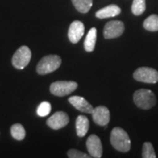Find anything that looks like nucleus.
Returning <instances> with one entry per match:
<instances>
[{"label": "nucleus", "instance_id": "39448f33", "mask_svg": "<svg viewBox=\"0 0 158 158\" xmlns=\"http://www.w3.org/2000/svg\"><path fill=\"white\" fill-rule=\"evenodd\" d=\"M78 87L77 83L74 81H56L50 85V92L57 97L69 95Z\"/></svg>", "mask_w": 158, "mask_h": 158}, {"label": "nucleus", "instance_id": "dca6fc26", "mask_svg": "<svg viewBox=\"0 0 158 158\" xmlns=\"http://www.w3.org/2000/svg\"><path fill=\"white\" fill-rule=\"evenodd\" d=\"M74 7L81 13H87L92 7V0H71Z\"/></svg>", "mask_w": 158, "mask_h": 158}, {"label": "nucleus", "instance_id": "f257e3e1", "mask_svg": "<svg viewBox=\"0 0 158 158\" xmlns=\"http://www.w3.org/2000/svg\"><path fill=\"white\" fill-rule=\"evenodd\" d=\"M111 144L119 152H128L131 148V140L127 133L120 127H114L111 132Z\"/></svg>", "mask_w": 158, "mask_h": 158}, {"label": "nucleus", "instance_id": "1a4fd4ad", "mask_svg": "<svg viewBox=\"0 0 158 158\" xmlns=\"http://www.w3.org/2000/svg\"><path fill=\"white\" fill-rule=\"evenodd\" d=\"M69 122L68 114L64 112H56L47 120V125L52 129L58 130L66 127Z\"/></svg>", "mask_w": 158, "mask_h": 158}, {"label": "nucleus", "instance_id": "7ed1b4c3", "mask_svg": "<svg viewBox=\"0 0 158 158\" xmlns=\"http://www.w3.org/2000/svg\"><path fill=\"white\" fill-rule=\"evenodd\" d=\"M134 102L137 107L148 110L156 106V98L154 92L150 90L141 89L134 93Z\"/></svg>", "mask_w": 158, "mask_h": 158}, {"label": "nucleus", "instance_id": "ddd939ff", "mask_svg": "<svg viewBox=\"0 0 158 158\" xmlns=\"http://www.w3.org/2000/svg\"><path fill=\"white\" fill-rule=\"evenodd\" d=\"M121 9L116 5H110L102 8L96 12V17L98 19H107V18L115 17L120 14Z\"/></svg>", "mask_w": 158, "mask_h": 158}, {"label": "nucleus", "instance_id": "6e6552de", "mask_svg": "<svg viewBox=\"0 0 158 158\" xmlns=\"http://www.w3.org/2000/svg\"><path fill=\"white\" fill-rule=\"evenodd\" d=\"M86 147L88 152L91 157L100 158L103 154V146H102L100 138L96 135H91L88 137L86 141Z\"/></svg>", "mask_w": 158, "mask_h": 158}, {"label": "nucleus", "instance_id": "f03ea898", "mask_svg": "<svg viewBox=\"0 0 158 158\" xmlns=\"http://www.w3.org/2000/svg\"><path fill=\"white\" fill-rule=\"evenodd\" d=\"M62 64V59L56 55H48L42 57L36 66V71L39 75H47L56 70Z\"/></svg>", "mask_w": 158, "mask_h": 158}, {"label": "nucleus", "instance_id": "9b49d317", "mask_svg": "<svg viewBox=\"0 0 158 158\" xmlns=\"http://www.w3.org/2000/svg\"><path fill=\"white\" fill-rule=\"evenodd\" d=\"M92 118L94 122L98 126L106 127L110 121V112L109 109L104 106H99L94 108L92 113Z\"/></svg>", "mask_w": 158, "mask_h": 158}, {"label": "nucleus", "instance_id": "2eb2a0df", "mask_svg": "<svg viewBox=\"0 0 158 158\" xmlns=\"http://www.w3.org/2000/svg\"><path fill=\"white\" fill-rule=\"evenodd\" d=\"M97 40V29L95 27L90 28L88 32V34L86 35L85 40V49L87 52H92L95 48Z\"/></svg>", "mask_w": 158, "mask_h": 158}, {"label": "nucleus", "instance_id": "f8f14e48", "mask_svg": "<svg viewBox=\"0 0 158 158\" xmlns=\"http://www.w3.org/2000/svg\"><path fill=\"white\" fill-rule=\"evenodd\" d=\"M69 102L74 107L77 108L78 111L82 113H91L94 108L90 105L89 102L85 99V98L79 96H71L69 98Z\"/></svg>", "mask_w": 158, "mask_h": 158}, {"label": "nucleus", "instance_id": "412c9836", "mask_svg": "<svg viewBox=\"0 0 158 158\" xmlns=\"http://www.w3.org/2000/svg\"><path fill=\"white\" fill-rule=\"evenodd\" d=\"M51 111V105L49 102H41L37 108V114L40 117H45L48 115Z\"/></svg>", "mask_w": 158, "mask_h": 158}, {"label": "nucleus", "instance_id": "f3484780", "mask_svg": "<svg viewBox=\"0 0 158 158\" xmlns=\"http://www.w3.org/2000/svg\"><path fill=\"white\" fill-rule=\"evenodd\" d=\"M11 135L16 141H23L26 137V130L22 125L16 123L11 127Z\"/></svg>", "mask_w": 158, "mask_h": 158}, {"label": "nucleus", "instance_id": "423d86ee", "mask_svg": "<svg viewBox=\"0 0 158 158\" xmlns=\"http://www.w3.org/2000/svg\"><path fill=\"white\" fill-rule=\"evenodd\" d=\"M134 78L138 82L146 84H156L158 82V71L149 67L138 68L134 72Z\"/></svg>", "mask_w": 158, "mask_h": 158}, {"label": "nucleus", "instance_id": "aec40b11", "mask_svg": "<svg viewBox=\"0 0 158 158\" xmlns=\"http://www.w3.org/2000/svg\"><path fill=\"white\" fill-rule=\"evenodd\" d=\"M141 156L143 158H156V155L154 150V147L150 142H144L142 146V155Z\"/></svg>", "mask_w": 158, "mask_h": 158}, {"label": "nucleus", "instance_id": "4be33fe9", "mask_svg": "<svg viewBox=\"0 0 158 158\" xmlns=\"http://www.w3.org/2000/svg\"><path fill=\"white\" fill-rule=\"evenodd\" d=\"M67 155L69 158H88L90 157V155H86L85 153L81 152L79 150H77V149H69L68 152H67Z\"/></svg>", "mask_w": 158, "mask_h": 158}, {"label": "nucleus", "instance_id": "0eeeda50", "mask_svg": "<svg viewBox=\"0 0 158 158\" xmlns=\"http://www.w3.org/2000/svg\"><path fill=\"white\" fill-rule=\"evenodd\" d=\"M125 31L124 23L120 20H113L106 24L104 27L105 39H114L121 36Z\"/></svg>", "mask_w": 158, "mask_h": 158}, {"label": "nucleus", "instance_id": "a211bd4d", "mask_svg": "<svg viewBox=\"0 0 158 158\" xmlns=\"http://www.w3.org/2000/svg\"><path fill=\"white\" fill-rule=\"evenodd\" d=\"M143 27L149 32H156L158 31V15L152 14L144 20Z\"/></svg>", "mask_w": 158, "mask_h": 158}, {"label": "nucleus", "instance_id": "4468645a", "mask_svg": "<svg viewBox=\"0 0 158 158\" xmlns=\"http://www.w3.org/2000/svg\"><path fill=\"white\" fill-rule=\"evenodd\" d=\"M90 127V122L87 117L84 115H79L76 119V130L77 135L79 137H84L87 134Z\"/></svg>", "mask_w": 158, "mask_h": 158}, {"label": "nucleus", "instance_id": "6ab92c4d", "mask_svg": "<svg viewBox=\"0 0 158 158\" xmlns=\"http://www.w3.org/2000/svg\"><path fill=\"white\" fill-rule=\"evenodd\" d=\"M146 10V0H134L131 11L135 16L141 15Z\"/></svg>", "mask_w": 158, "mask_h": 158}, {"label": "nucleus", "instance_id": "9d476101", "mask_svg": "<svg viewBox=\"0 0 158 158\" xmlns=\"http://www.w3.org/2000/svg\"><path fill=\"white\" fill-rule=\"evenodd\" d=\"M84 34H85L84 23L79 20H75L70 24L68 31V37L70 42H72L74 44L77 43L79 40L82 39Z\"/></svg>", "mask_w": 158, "mask_h": 158}, {"label": "nucleus", "instance_id": "20e7f679", "mask_svg": "<svg viewBox=\"0 0 158 158\" xmlns=\"http://www.w3.org/2000/svg\"><path fill=\"white\" fill-rule=\"evenodd\" d=\"M32 58V52L27 46H21L11 57V64L17 69H23L29 64Z\"/></svg>", "mask_w": 158, "mask_h": 158}]
</instances>
